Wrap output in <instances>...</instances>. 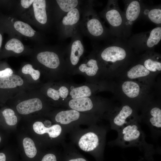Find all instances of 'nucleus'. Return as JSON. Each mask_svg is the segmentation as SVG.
I'll return each instance as SVG.
<instances>
[{"instance_id":"7ed1b4c3","label":"nucleus","mask_w":161,"mask_h":161,"mask_svg":"<svg viewBox=\"0 0 161 161\" xmlns=\"http://www.w3.org/2000/svg\"><path fill=\"white\" fill-rule=\"evenodd\" d=\"M107 41L97 51L98 61L105 64L113 65L122 62L132 49L126 39L112 38Z\"/></svg>"},{"instance_id":"b1692460","label":"nucleus","mask_w":161,"mask_h":161,"mask_svg":"<svg viewBox=\"0 0 161 161\" xmlns=\"http://www.w3.org/2000/svg\"><path fill=\"white\" fill-rule=\"evenodd\" d=\"M122 88L124 93L129 98L136 97L140 93V89L139 84L133 81L124 82L122 84Z\"/></svg>"},{"instance_id":"1a4fd4ad","label":"nucleus","mask_w":161,"mask_h":161,"mask_svg":"<svg viewBox=\"0 0 161 161\" xmlns=\"http://www.w3.org/2000/svg\"><path fill=\"white\" fill-rule=\"evenodd\" d=\"M40 86L29 83L17 73L0 78V89L6 91V97L10 99L25 90Z\"/></svg>"},{"instance_id":"e433bc0d","label":"nucleus","mask_w":161,"mask_h":161,"mask_svg":"<svg viewBox=\"0 0 161 161\" xmlns=\"http://www.w3.org/2000/svg\"><path fill=\"white\" fill-rule=\"evenodd\" d=\"M3 38L2 34L0 33V49L1 47L2 42Z\"/></svg>"},{"instance_id":"dca6fc26","label":"nucleus","mask_w":161,"mask_h":161,"mask_svg":"<svg viewBox=\"0 0 161 161\" xmlns=\"http://www.w3.org/2000/svg\"><path fill=\"white\" fill-rule=\"evenodd\" d=\"M17 73L31 84L39 86L41 85L40 84L41 72L31 64L24 65Z\"/></svg>"},{"instance_id":"473e14b6","label":"nucleus","mask_w":161,"mask_h":161,"mask_svg":"<svg viewBox=\"0 0 161 161\" xmlns=\"http://www.w3.org/2000/svg\"><path fill=\"white\" fill-rule=\"evenodd\" d=\"M41 161H57V159L55 155L52 154H48L44 157Z\"/></svg>"},{"instance_id":"f3484780","label":"nucleus","mask_w":161,"mask_h":161,"mask_svg":"<svg viewBox=\"0 0 161 161\" xmlns=\"http://www.w3.org/2000/svg\"><path fill=\"white\" fill-rule=\"evenodd\" d=\"M141 17L154 23L157 27H161V5L150 6L144 4L140 18Z\"/></svg>"},{"instance_id":"4be33fe9","label":"nucleus","mask_w":161,"mask_h":161,"mask_svg":"<svg viewBox=\"0 0 161 161\" xmlns=\"http://www.w3.org/2000/svg\"><path fill=\"white\" fill-rule=\"evenodd\" d=\"M80 115L79 112L72 109L62 111L56 114L55 120L61 124L67 125L78 120Z\"/></svg>"},{"instance_id":"4468645a","label":"nucleus","mask_w":161,"mask_h":161,"mask_svg":"<svg viewBox=\"0 0 161 161\" xmlns=\"http://www.w3.org/2000/svg\"><path fill=\"white\" fill-rule=\"evenodd\" d=\"M134 114V110L131 106H123L109 118L111 129L117 131L131 120L138 118H131L137 117Z\"/></svg>"},{"instance_id":"9d476101","label":"nucleus","mask_w":161,"mask_h":161,"mask_svg":"<svg viewBox=\"0 0 161 161\" xmlns=\"http://www.w3.org/2000/svg\"><path fill=\"white\" fill-rule=\"evenodd\" d=\"M123 38L127 39L131 35L132 26L141 16L143 3L141 1L124 0Z\"/></svg>"},{"instance_id":"bb28decb","label":"nucleus","mask_w":161,"mask_h":161,"mask_svg":"<svg viewBox=\"0 0 161 161\" xmlns=\"http://www.w3.org/2000/svg\"><path fill=\"white\" fill-rule=\"evenodd\" d=\"M15 30L22 35L28 37H32L36 31L28 24L20 21H17L13 24Z\"/></svg>"},{"instance_id":"6ab92c4d","label":"nucleus","mask_w":161,"mask_h":161,"mask_svg":"<svg viewBox=\"0 0 161 161\" xmlns=\"http://www.w3.org/2000/svg\"><path fill=\"white\" fill-rule=\"evenodd\" d=\"M78 68L79 72L85 73L88 76H93L99 70V63L97 59L90 55L79 64Z\"/></svg>"},{"instance_id":"f257e3e1","label":"nucleus","mask_w":161,"mask_h":161,"mask_svg":"<svg viewBox=\"0 0 161 161\" xmlns=\"http://www.w3.org/2000/svg\"><path fill=\"white\" fill-rule=\"evenodd\" d=\"M140 121L138 118L128 123L117 131V137L110 142L109 145L122 148L136 147L145 153H153L155 148L146 142V135L139 124Z\"/></svg>"},{"instance_id":"9b49d317","label":"nucleus","mask_w":161,"mask_h":161,"mask_svg":"<svg viewBox=\"0 0 161 161\" xmlns=\"http://www.w3.org/2000/svg\"><path fill=\"white\" fill-rule=\"evenodd\" d=\"M106 131L99 128L92 131L84 134L80 138L78 145L79 148L86 152H90L103 148Z\"/></svg>"},{"instance_id":"20e7f679","label":"nucleus","mask_w":161,"mask_h":161,"mask_svg":"<svg viewBox=\"0 0 161 161\" xmlns=\"http://www.w3.org/2000/svg\"><path fill=\"white\" fill-rule=\"evenodd\" d=\"M35 66L42 75L50 79H55L65 62L62 53L58 51L45 50L37 52L34 55Z\"/></svg>"},{"instance_id":"ddd939ff","label":"nucleus","mask_w":161,"mask_h":161,"mask_svg":"<svg viewBox=\"0 0 161 161\" xmlns=\"http://www.w3.org/2000/svg\"><path fill=\"white\" fill-rule=\"evenodd\" d=\"M79 30L72 37L67 49V62L72 67L76 66L84 52L85 49Z\"/></svg>"},{"instance_id":"a878e982","label":"nucleus","mask_w":161,"mask_h":161,"mask_svg":"<svg viewBox=\"0 0 161 161\" xmlns=\"http://www.w3.org/2000/svg\"><path fill=\"white\" fill-rule=\"evenodd\" d=\"M92 92L90 88L87 85H83L74 87L72 86L69 95L72 99L90 97Z\"/></svg>"},{"instance_id":"4c0bfd02","label":"nucleus","mask_w":161,"mask_h":161,"mask_svg":"<svg viewBox=\"0 0 161 161\" xmlns=\"http://www.w3.org/2000/svg\"><path fill=\"white\" fill-rule=\"evenodd\" d=\"M1 137H0V142L1 141Z\"/></svg>"},{"instance_id":"7c9ffc66","label":"nucleus","mask_w":161,"mask_h":161,"mask_svg":"<svg viewBox=\"0 0 161 161\" xmlns=\"http://www.w3.org/2000/svg\"><path fill=\"white\" fill-rule=\"evenodd\" d=\"M6 123L9 125L14 126L17 122V118L14 111L10 108L4 109L2 112Z\"/></svg>"},{"instance_id":"393cba45","label":"nucleus","mask_w":161,"mask_h":161,"mask_svg":"<svg viewBox=\"0 0 161 161\" xmlns=\"http://www.w3.org/2000/svg\"><path fill=\"white\" fill-rule=\"evenodd\" d=\"M150 72L141 64H136L132 67L127 72L128 78L134 79L148 75Z\"/></svg>"},{"instance_id":"c756f323","label":"nucleus","mask_w":161,"mask_h":161,"mask_svg":"<svg viewBox=\"0 0 161 161\" xmlns=\"http://www.w3.org/2000/svg\"><path fill=\"white\" fill-rule=\"evenodd\" d=\"M143 64L145 67L150 72H155L157 70H161V62L153 57L145 58Z\"/></svg>"},{"instance_id":"2f4dec72","label":"nucleus","mask_w":161,"mask_h":161,"mask_svg":"<svg viewBox=\"0 0 161 161\" xmlns=\"http://www.w3.org/2000/svg\"><path fill=\"white\" fill-rule=\"evenodd\" d=\"M13 70L9 67L0 70V78L9 76L14 73Z\"/></svg>"},{"instance_id":"2eb2a0df","label":"nucleus","mask_w":161,"mask_h":161,"mask_svg":"<svg viewBox=\"0 0 161 161\" xmlns=\"http://www.w3.org/2000/svg\"><path fill=\"white\" fill-rule=\"evenodd\" d=\"M143 121L149 127L152 136L157 139L161 134V110L157 106L150 109Z\"/></svg>"},{"instance_id":"aec40b11","label":"nucleus","mask_w":161,"mask_h":161,"mask_svg":"<svg viewBox=\"0 0 161 161\" xmlns=\"http://www.w3.org/2000/svg\"><path fill=\"white\" fill-rule=\"evenodd\" d=\"M68 105L71 109L79 112L90 111L94 107L93 102L89 97L71 99L68 102Z\"/></svg>"},{"instance_id":"412c9836","label":"nucleus","mask_w":161,"mask_h":161,"mask_svg":"<svg viewBox=\"0 0 161 161\" xmlns=\"http://www.w3.org/2000/svg\"><path fill=\"white\" fill-rule=\"evenodd\" d=\"M33 128L34 131L37 134H43L48 133L51 138L57 137L61 134L62 128L58 124H55L48 127H46L40 121H37L33 124Z\"/></svg>"},{"instance_id":"c9c22d12","label":"nucleus","mask_w":161,"mask_h":161,"mask_svg":"<svg viewBox=\"0 0 161 161\" xmlns=\"http://www.w3.org/2000/svg\"><path fill=\"white\" fill-rule=\"evenodd\" d=\"M69 161H86V160L82 158H78L76 159H72Z\"/></svg>"},{"instance_id":"c85d7f7f","label":"nucleus","mask_w":161,"mask_h":161,"mask_svg":"<svg viewBox=\"0 0 161 161\" xmlns=\"http://www.w3.org/2000/svg\"><path fill=\"white\" fill-rule=\"evenodd\" d=\"M25 153L29 157L32 158L36 155L37 151L33 141L30 138L26 137L23 141Z\"/></svg>"},{"instance_id":"a211bd4d","label":"nucleus","mask_w":161,"mask_h":161,"mask_svg":"<svg viewBox=\"0 0 161 161\" xmlns=\"http://www.w3.org/2000/svg\"><path fill=\"white\" fill-rule=\"evenodd\" d=\"M35 18L41 24L44 25L48 22L47 3L45 0H34L32 4Z\"/></svg>"},{"instance_id":"cd10ccee","label":"nucleus","mask_w":161,"mask_h":161,"mask_svg":"<svg viewBox=\"0 0 161 161\" xmlns=\"http://www.w3.org/2000/svg\"><path fill=\"white\" fill-rule=\"evenodd\" d=\"M4 47L7 51H12L17 54L22 53L24 49V47L21 42L16 38L9 40L6 43Z\"/></svg>"},{"instance_id":"f704fd0d","label":"nucleus","mask_w":161,"mask_h":161,"mask_svg":"<svg viewBox=\"0 0 161 161\" xmlns=\"http://www.w3.org/2000/svg\"><path fill=\"white\" fill-rule=\"evenodd\" d=\"M6 160V156L5 154L2 153H0V161H5Z\"/></svg>"},{"instance_id":"5701e85b","label":"nucleus","mask_w":161,"mask_h":161,"mask_svg":"<svg viewBox=\"0 0 161 161\" xmlns=\"http://www.w3.org/2000/svg\"><path fill=\"white\" fill-rule=\"evenodd\" d=\"M58 7L60 11V19L65 14L80 6L81 1L78 0H56Z\"/></svg>"},{"instance_id":"f03ea898","label":"nucleus","mask_w":161,"mask_h":161,"mask_svg":"<svg viewBox=\"0 0 161 161\" xmlns=\"http://www.w3.org/2000/svg\"><path fill=\"white\" fill-rule=\"evenodd\" d=\"M79 30L92 39L108 40L113 37L94 9L92 2L84 6L79 26Z\"/></svg>"},{"instance_id":"39448f33","label":"nucleus","mask_w":161,"mask_h":161,"mask_svg":"<svg viewBox=\"0 0 161 161\" xmlns=\"http://www.w3.org/2000/svg\"><path fill=\"white\" fill-rule=\"evenodd\" d=\"M10 100L16 103L15 107L17 112L24 115L41 111L44 101L47 100L39 87L25 90Z\"/></svg>"},{"instance_id":"f8f14e48","label":"nucleus","mask_w":161,"mask_h":161,"mask_svg":"<svg viewBox=\"0 0 161 161\" xmlns=\"http://www.w3.org/2000/svg\"><path fill=\"white\" fill-rule=\"evenodd\" d=\"M39 89L47 100L56 102L65 99L69 93L66 86L52 81L41 85Z\"/></svg>"},{"instance_id":"0eeeda50","label":"nucleus","mask_w":161,"mask_h":161,"mask_svg":"<svg viewBox=\"0 0 161 161\" xmlns=\"http://www.w3.org/2000/svg\"><path fill=\"white\" fill-rule=\"evenodd\" d=\"M161 40V27H157L148 31L130 36L127 42L135 50L138 51L153 50Z\"/></svg>"},{"instance_id":"6e6552de","label":"nucleus","mask_w":161,"mask_h":161,"mask_svg":"<svg viewBox=\"0 0 161 161\" xmlns=\"http://www.w3.org/2000/svg\"><path fill=\"white\" fill-rule=\"evenodd\" d=\"M83 9L80 6L68 12L60 19L59 30L61 37H72L79 30Z\"/></svg>"},{"instance_id":"72a5a7b5","label":"nucleus","mask_w":161,"mask_h":161,"mask_svg":"<svg viewBox=\"0 0 161 161\" xmlns=\"http://www.w3.org/2000/svg\"><path fill=\"white\" fill-rule=\"evenodd\" d=\"M34 0H21V4L24 8H28L33 4Z\"/></svg>"},{"instance_id":"423d86ee","label":"nucleus","mask_w":161,"mask_h":161,"mask_svg":"<svg viewBox=\"0 0 161 161\" xmlns=\"http://www.w3.org/2000/svg\"><path fill=\"white\" fill-rule=\"evenodd\" d=\"M100 14L108 24L112 35L114 37L123 38V12L120 9L118 1H108L106 6Z\"/></svg>"}]
</instances>
